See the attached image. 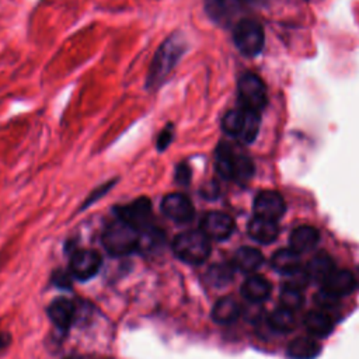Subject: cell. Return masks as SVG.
Masks as SVG:
<instances>
[{
  "mask_svg": "<svg viewBox=\"0 0 359 359\" xmlns=\"http://www.w3.org/2000/svg\"><path fill=\"white\" fill-rule=\"evenodd\" d=\"M185 52V39L180 31L171 34L157 49L147 74V87L154 90L170 76Z\"/></svg>",
  "mask_w": 359,
  "mask_h": 359,
  "instance_id": "1",
  "label": "cell"
},
{
  "mask_svg": "<svg viewBox=\"0 0 359 359\" xmlns=\"http://www.w3.org/2000/svg\"><path fill=\"white\" fill-rule=\"evenodd\" d=\"M140 230L118 219L102 233V245L111 255H128L139 248Z\"/></svg>",
  "mask_w": 359,
  "mask_h": 359,
  "instance_id": "2",
  "label": "cell"
},
{
  "mask_svg": "<svg viewBox=\"0 0 359 359\" xmlns=\"http://www.w3.org/2000/svg\"><path fill=\"white\" fill-rule=\"evenodd\" d=\"M172 251L184 262L202 264L210 254V240L202 230H188L174 238Z\"/></svg>",
  "mask_w": 359,
  "mask_h": 359,
  "instance_id": "3",
  "label": "cell"
},
{
  "mask_svg": "<svg viewBox=\"0 0 359 359\" xmlns=\"http://www.w3.org/2000/svg\"><path fill=\"white\" fill-rule=\"evenodd\" d=\"M233 38L237 49L245 56L258 55L262 50L265 42V35L261 24L250 18L241 20L236 25Z\"/></svg>",
  "mask_w": 359,
  "mask_h": 359,
  "instance_id": "4",
  "label": "cell"
},
{
  "mask_svg": "<svg viewBox=\"0 0 359 359\" xmlns=\"http://www.w3.org/2000/svg\"><path fill=\"white\" fill-rule=\"evenodd\" d=\"M238 98L241 108L259 114L266 104V88L264 81L252 73L244 74L238 80Z\"/></svg>",
  "mask_w": 359,
  "mask_h": 359,
  "instance_id": "5",
  "label": "cell"
},
{
  "mask_svg": "<svg viewBox=\"0 0 359 359\" xmlns=\"http://www.w3.org/2000/svg\"><path fill=\"white\" fill-rule=\"evenodd\" d=\"M118 219L132 224L133 227L143 230L149 227V222L151 219V202L149 198H137L130 203L116 208Z\"/></svg>",
  "mask_w": 359,
  "mask_h": 359,
  "instance_id": "6",
  "label": "cell"
},
{
  "mask_svg": "<svg viewBox=\"0 0 359 359\" xmlns=\"http://www.w3.org/2000/svg\"><path fill=\"white\" fill-rule=\"evenodd\" d=\"M286 210L285 201L276 191H261L254 199L255 216L278 222Z\"/></svg>",
  "mask_w": 359,
  "mask_h": 359,
  "instance_id": "7",
  "label": "cell"
},
{
  "mask_svg": "<svg viewBox=\"0 0 359 359\" xmlns=\"http://www.w3.org/2000/svg\"><path fill=\"white\" fill-rule=\"evenodd\" d=\"M201 230L209 240H226L234 231V220L223 212H209L201 222Z\"/></svg>",
  "mask_w": 359,
  "mask_h": 359,
  "instance_id": "8",
  "label": "cell"
},
{
  "mask_svg": "<svg viewBox=\"0 0 359 359\" xmlns=\"http://www.w3.org/2000/svg\"><path fill=\"white\" fill-rule=\"evenodd\" d=\"M101 255L94 250H79L70 258V273L81 280L93 278L101 266Z\"/></svg>",
  "mask_w": 359,
  "mask_h": 359,
  "instance_id": "9",
  "label": "cell"
},
{
  "mask_svg": "<svg viewBox=\"0 0 359 359\" xmlns=\"http://www.w3.org/2000/svg\"><path fill=\"white\" fill-rule=\"evenodd\" d=\"M161 210L163 213L178 223L189 222L194 217V205L188 196L184 194H168L161 201Z\"/></svg>",
  "mask_w": 359,
  "mask_h": 359,
  "instance_id": "10",
  "label": "cell"
},
{
  "mask_svg": "<svg viewBox=\"0 0 359 359\" xmlns=\"http://www.w3.org/2000/svg\"><path fill=\"white\" fill-rule=\"evenodd\" d=\"M356 286V280L348 269H334L324 280L323 289L330 292L331 294L341 297L352 293Z\"/></svg>",
  "mask_w": 359,
  "mask_h": 359,
  "instance_id": "11",
  "label": "cell"
},
{
  "mask_svg": "<svg viewBox=\"0 0 359 359\" xmlns=\"http://www.w3.org/2000/svg\"><path fill=\"white\" fill-rule=\"evenodd\" d=\"M48 316L57 328L67 330L73 324V320L76 316V307L69 299L57 297L49 304Z\"/></svg>",
  "mask_w": 359,
  "mask_h": 359,
  "instance_id": "12",
  "label": "cell"
},
{
  "mask_svg": "<svg viewBox=\"0 0 359 359\" xmlns=\"http://www.w3.org/2000/svg\"><path fill=\"white\" fill-rule=\"evenodd\" d=\"M304 327L314 338H325L334 330V320L323 310H310L304 316Z\"/></svg>",
  "mask_w": 359,
  "mask_h": 359,
  "instance_id": "13",
  "label": "cell"
},
{
  "mask_svg": "<svg viewBox=\"0 0 359 359\" xmlns=\"http://www.w3.org/2000/svg\"><path fill=\"white\" fill-rule=\"evenodd\" d=\"M247 231L252 240L261 244H269L276 240L279 234L278 223L273 220H268L264 217L254 216L247 227Z\"/></svg>",
  "mask_w": 359,
  "mask_h": 359,
  "instance_id": "14",
  "label": "cell"
},
{
  "mask_svg": "<svg viewBox=\"0 0 359 359\" xmlns=\"http://www.w3.org/2000/svg\"><path fill=\"white\" fill-rule=\"evenodd\" d=\"M241 294L252 303H261L271 294V283L261 275L248 276L241 285Z\"/></svg>",
  "mask_w": 359,
  "mask_h": 359,
  "instance_id": "15",
  "label": "cell"
},
{
  "mask_svg": "<svg viewBox=\"0 0 359 359\" xmlns=\"http://www.w3.org/2000/svg\"><path fill=\"white\" fill-rule=\"evenodd\" d=\"M318 238H320L318 230L313 226L304 224V226L296 227L290 233L289 244H290L292 250H294L300 254V252L311 250L318 243Z\"/></svg>",
  "mask_w": 359,
  "mask_h": 359,
  "instance_id": "16",
  "label": "cell"
},
{
  "mask_svg": "<svg viewBox=\"0 0 359 359\" xmlns=\"http://www.w3.org/2000/svg\"><path fill=\"white\" fill-rule=\"evenodd\" d=\"M262 262H264L262 252L254 247H240L233 257L234 268L245 273H252L262 265Z\"/></svg>",
  "mask_w": 359,
  "mask_h": 359,
  "instance_id": "17",
  "label": "cell"
},
{
  "mask_svg": "<svg viewBox=\"0 0 359 359\" xmlns=\"http://www.w3.org/2000/svg\"><path fill=\"white\" fill-rule=\"evenodd\" d=\"M271 265L276 272L287 276V275L296 272L297 269H300V265H302L300 254L297 251L292 250L290 247L278 250L271 258Z\"/></svg>",
  "mask_w": 359,
  "mask_h": 359,
  "instance_id": "18",
  "label": "cell"
},
{
  "mask_svg": "<svg viewBox=\"0 0 359 359\" xmlns=\"http://www.w3.org/2000/svg\"><path fill=\"white\" fill-rule=\"evenodd\" d=\"M320 353L318 342L311 337L294 338L286 349L289 359H314Z\"/></svg>",
  "mask_w": 359,
  "mask_h": 359,
  "instance_id": "19",
  "label": "cell"
},
{
  "mask_svg": "<svg viewBox=\"0 0 359 359\" xmlns=\"http://www.w3.org/2000/svg\"><path fill=\"white\" fill-rule=\"evenodd\" d=\"M240 311L238 303L233 297L224 296L215 303L212 309V318L217 324H230L238 318Z\"/></svg>",
  "mask_w": 359,
  "mask_h": 359,
  "instance_id": "20",
  "label": "cell"
},
{
  "mask_svg": "<svg viewBox=\"0 0 359 359\" xmlns=\"http://www.w3.org/2000/svg\"><path fill=\"white\" fill-rule=\"evenodd\" d=\"M335 269L332 258L325 252H318L307 262L306 272L310 279L324 280Z\"/></svg>",
  "mask_w": 359,
  "mask_h": 359,
  "instance_id": "21",
  "label": "cell"
},
{
  "mask_svg": "<svg viewBox=\"0 0 359 359\" xmlns=\"http://www.w3.org/2000/svg\"><path fill=\"white\" fill-rule=\"evenodd\" d=\"M234 156L236 151L233 147H230L226 143H222L217 146L216 153H215V165L217 172L226 178L231 180L233 178V167H234Z\"/></svg>",
  "mask_w": 359,
  "mask_h": 359,
  "instance_id": "22",
  "label": "cell"
},
{
  "mask_svg": "<svg viewBox=\"0 0 359 359\" xmlns=\"http://www.w3.org/2000/svg\"><path fill=\"white\" fill-rule=\"evenodd\" d=\"M245 122H247V111L244 108L240 109H231L229 111L222 121V126L223 130L234 137H241L244 128H245Z\"/></svg>",
  "mask_w": 359,
  "mask_h": 359,
  "instance_id": "23",
  "label": "cell"
},
{
  "mask_svg": "<svg viewBox=\"0 0 359 359\" xmlns=\"http://www.w3.org/2000/svg\"><path fill=\"white\" fill-rule=\"evenodd\" d=\"M268 323H269V327L278 332H289L294 328L293 311L280 306L269 314Z\"/></svg>",
  "mask_w": 359,
  "mask_h": 359,
  "instance_id": "24",
  "label": "cell"
},
{
  "mask_svg": "<svg viewBox=\"0 0 359 359\" xmlns=\"http://www.w3.org/2000/svg\"><path fill=\"white\" fill-rule=\"evenodd\" d=\"M241 4V0H206V10L213 18H227Z\"/></svg>",
  "mask_w": 359,
  "mask_h": 359,
  "instance_id": "25",
  "label": "cell"
},
{
  "mask_svg": "<svg viewBox=\"0 0 359 359\" xmlns=\"http://www.w3.org/2000/svg\"><path fill=\"white\" fill-rule=\"evenodd\" d=\"M206 278L213 286H224L233 278V268L227 264H215L208 269Z\"/></svg>",
  "mask_w": 359,
  "mask_h": 359,
  "instance_id": "26",
  "label": "cell"
},
{
  "mask_svg": "<svg viewBox=\"0 0 359 359\" xmlns=\"http://www.w3.org/2000/svg\"><path fill=\"white\" fill-rule=\"evenodd\" d=\"M279 300H280L282 307L294 311V310H299L303 306L304 297H303L300 289L283 285V287L280 290V294H279Z\"/></svg>",
  "mask_w": 359,
  "mask_h": 359,
  "instance_id": "27",
  "label": "cell"
},
{
  "mask_svg": "<svg viewBox=\"0 0 359 359\" xmlns=\"http://www.w3.org/2000/svg\"><path fill=\"white\" fill-rule=\"evenodd\" d=\"M314 302L317 303V306L323 310V311H325L327 313V310H330V309H334L335 306H337V303H338V297L337 296H334V294H331L330 292H327L325 289H320L317 293H316V296H314Z\"/></svg>",
  "mask_w": 359,
  "mask_h": 359,
  "instance_id": "28",
  "label": "cell"
},
{
  "mask_svg": "<svg viewBox=\"0 0 359 359\" xmlns=\"http://www.w3.org/2000/svg\"><path fill=\"white\" fill-rule=\"evenodd\" d=\"M175 181L178 184L187 185L191 181V168L187 163H181L175 168Z\"/></svg>",
  "mask_w": 359,
  "mask_h": 359,
  "instance_id": "29",
  "label": "cell"
},
{
  "mask_svg": "<svg viewBox=\"0 0 359 359\" xmlns=\"http://www.w3.org/2000/svg\"><path fill=\"white\" fill-rule=\"evenodd\" d=\"M172 137H174L172 129H171L170 126L164 128V129L160 132L158 137H157V149H158L160 151L165 150V149L168 147V144L172 142Z\"/></svg>",
  "mask_w": 359,
  "mask_h": 359,
  "instance_id": "30",
  "label": "cell"
},
{
  "mask_svg": "<svg viewBox=\"0 0 359 359\" xmlns=\"http://www.w3.org/2000/svg\"><path fill=\"white\" fill-rule=\"evenodd\" d=\"M52 280H53V283H55L57 287H62V289L70 287V283H72L69 273L65 272V271H56V272L53 273Z\"/></svg>",
  "mask_w": 359,
  "mask_h": 359,
  "instance_id": "31",
  "label": "cell"
},
{
  "mask_svg": "<svg viewBox=\"0 0 359 359\" xmlns=\"http://www.w3.org/2000/svg\"><path fill=\"white\" fill-rule=\"evenodd\" d=\"M112 184H114V181L112 182H108V184H104L102 187H100V188H97L90 196H88V199L86 201V203L83 205V208H87V206H90L91 203H94L97 199H100L105 192H108L109 189H111V187H112Z\"/></svg>",
  "mask_w": 359,
  "mask_h": 359,
  "instance_id": "32",
  "label": "cell"
},
{
  "mask_svg": "<svg viewBox=\"0 0 359 359\" xmlns=\"http://www.w3.org/2000/svg\"><path fill=\"white\" fill-rule=\"evenodd\" d=\"M10 341H11V338H10L8 332H0V352L8 346Z\"/></svg>",
  "mask_w": 359,
  "mask_h": 359,
  "instance_id": "33",
  "label": "cell"
},
{
  "mask_svg": "<svg viewBox=\"0 0 359 359\" xmlns=\"http://www.w3.org/2000/svg\"><path fill=\"white\" fill-rule=\"evenodd\" d=\"M65 359H83V358H80V356H74V355H72V356H67V358H65Z\"/></svg>",
  "mask_w": 359,
  "mask_h": 359,
  "instance_id": "34",
  "label": "cell"
}]
</instances>
